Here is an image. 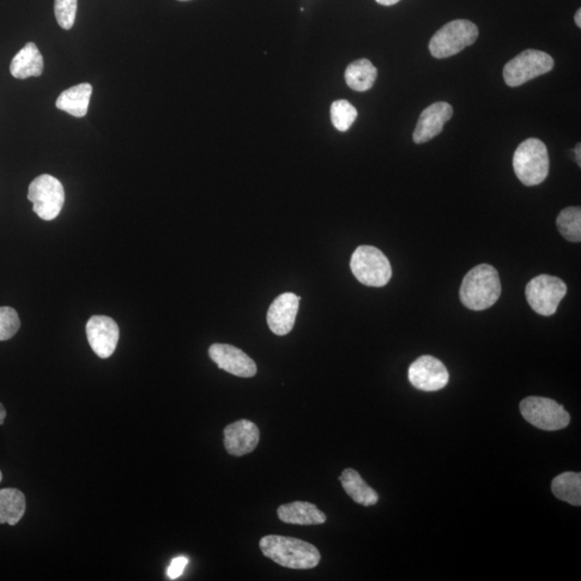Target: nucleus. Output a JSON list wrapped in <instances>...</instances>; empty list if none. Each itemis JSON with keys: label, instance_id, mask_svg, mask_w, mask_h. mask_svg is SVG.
<instances>
[{"label": "nucleus", "instance_id": "nucleus-33", "mask_svg": "<svg viewBox=\"0 0 581 581\" xmlns=\"http://www.w3.org/2000/svg\"><path fill=\"white\" fill-rule=\"evenodd\" d=\"M179 2H189V0H179Z\"/></svg>", "mask_w": 581, "mask_h": 581}, {"label": "nucleus", "instance_id": "nucleus-17", "mask_svg": "<svg viewBox=\"0 0 581 581\" xmlns=\"http://www.w3.org/2000/svg\"><path fill=\"white\" fill-rule=\"evenodd\" d=\"M44 58L34 42H28L21 51L12 59L10 65L11 75L16 79L40 77L44 71Z\"/></svg>", "mask_w": 581, "mask_h": 581}, {"label": "nucleus", "instance_id": "nucleus-29", "mask_svg": "<svg viewBox=\"0 0 581 581\" xmlns=\"http://www.w3.org/2000/svg\"><path fill=\"white\" fill-rule=\"evenodd\" d=\"M376 2L379 5H393L397 4L398 2H401V0H376Z\"/></svg>", "mask_w": 581, "mask_h": 581}, {"label": "nucleus", "instance_id": "nucleus-1", "mask_svg": "<svg viewBox=\"0 0 581 581\" xmlns=\"http://www.w3.org/2000/svg\"><path fill=\"white\" fill-rule=\"evenodd\" d=\"M259 548L269 559L292 570H312L321 560L319 550L299 538L268 535L259 541Z\"/></svg>", "mask_w": 581, "mask_h": 581}, {"label": "nucleus", "instance_id": "nucleus-31", "mask_svg": "<svg viewBox=\"0 0 581 581\" xmlns=\"http://www.w3.org/2000/svg\"><path fill=\"white\" fill-rule=\"evenodd\" d=\"M575 23H576V26L578 27H581V10L580 9L576 12V15H575Z\"/></svg>", "mask_w": 581, "mask_h": 581}, {"label": "nucleus", "instance_id": "nucleus-30", "mask_svg": "<svg viewBox=\"0 0 581 581\" xmlns=\"http://www.w3.org/2000/svg\"><path fill=\"white\" fill-rule=\"evenodd\" d=\"M581 144L578 143L576 150H575V154H576V161L578 163V165L581 166V150H580Z\"/></svg>", "mask_w": 581, "mask_h": 581}, {"label": "nucleus", "instance_id": "nucleus-21", "mask_svg": "<svg viewBox=\"0 0 581 581\" xmlns=\"http://www.w3.org/2000/svg\"><path fill=\"white\" fill-rule=\"evenodd\" d=\"M377 76V69L375 68L371 60L366 58L351 63L344 72L348 87L356 92H366V90H371Z\"/></svg>", "mask_w": 581, "mask_h": 581}, {"label": "nucleus", "instance_id": "nucleus-14", "mask_svg": "<svg viewBox=\"0 0 581 581\" xmlns=\"http://www.w3.org/2000/svg\"><path fill=\"white\" fill-rule=\"evenodd\" d=\"M300 300L294 293H284L272 301L268 312V323L274 334L284 336L293 330Z\"/></svg>", "mask_w": 581, "mask_h": 581}, {"label": "nucleus", "instance_id": "nucleus-4", "mask_svg": "<svg viewBox=\"0 0 581 581\" xmlns=\"http://www.w3.org/2000/svg\"><path fill=\"white\" fill-rule=\"evenodd\" d=\"M480 30L473 22L456 20L446 24L429 41V52L436 58H448L475 44Z\"/></svg>", "mask_w": 581, "mask_h": 581}, {"label": "nucleus", "instance_id": "nucleus-27", "mask_svg": "<svg viewBox=\"0 0 581 581\" xmlns=\"http://www.w3.org/2000/svg\"><path fill=\"white\" fill-rule=\"evenodd\" d=\"M187 563H189V559L185 558V556H178V558L174 559L167 570L168 577L172 580L179 578L183 575Z\"/></svg>", "mask_w": 581, "mask_h": 581}, {"label": "nucleus", "instance_id": "nucleus-8", "mask_svg": "<svg viewBox=\"0 0 581 581\" xmlns=\"http://www.w3.org/2000/svg\"><path fill=\"white\" fill-rule=\"evenodd\" d=\"M567 293L565 281L558 277L540 275L528 283L525 296L532 310L544 317H550L558 311L561 301Z\"/></svg>", "mask_w": 581, "mask_h": 581}, {"label": "nucleus", "instance_id": "nucleus-9", "mask_svg": "<svg viewBox=\"0 0 581 581\" xmlns=\"http://www.w3.org/2000/svg\"><path fill=\"white\" fill-rule=\"evenodd\" d=\"M554 58L538 50H525L505 65L503 76L508 87L516 88L553 70Z\"/></svg>", "mask_w": 581, "mask_h": 581}, {"label": "nucleus", "instance_id": "nucleus-6", "mask_svg": "<svg viewBox=\"0 0 581 581\" xmlns=\"http://www.w3.org/2000/svg\"><path fill=\"white\" fill-rule=\"evenodd\" d=\"M28 201L34 204L33 210L40 219L52 221L63 209L64 186L50 174H41L28 187Z\"/></svg>", "mask_w": 581, "mask_h": 581}, {"label": "nucleus", "instance_id": "nucleus-23", "mask_svg": "<svg viewBox=\"0 0 581 581\" xmlns=\"http://www.w3.org/2000/svg\"><path fill=\"white\" fill-rule=\"evenodd\" d=\"M556 227L560 234L568 241H581V210L580 207L563 209L556 217Z\"/></svg>", "mask_w": 581, "mask_h": 581}, {"label": "nucleus", "instance_id": "nucleus-22", "mask_svg": "<svg viewBox=\"0 0 581 581\" xmlns=\"http://www.w3.org/2000/svg\"><path fill=\"white\" fill-rule=\"evenodd\" d=\"M552 490L555 498L574 506L581 505V475L579 473L567 471L556 476L553 481Z\"/></svg>", "mask_w": 581, "mask_h": 581}, {"label": "nucleus", "instance_id": "nucleus-28", "mask_svg": "<svg viewBox=\"0 0 581 581\" xmlns=\"http://www.w3.org/2000/svg\"><path fill=\"white\" fill-rule=\"evenodd\" d=\"M5 417H7V411H5L4 405L0 403V426L4 425Z\"/></svg>", "mask_w": 581, "mask_h": 581}, {"label": "nucleus", "instance_id": "nucleus-10", "mask_svg": "<svg viewBox=\"0 0 581 581\" xmlns=\"http://www.w3.org/2000/svg\"><path fill=\"white\" fill-rule=\"evenodd\" d=\"M408 378L416 389L435 392L449 383V373L443 362L431 355H422L410 365Z\"/></svg>", "mask_w": 581, "mask_h": 581}, {"label": "nucleus", "instance_id": "nucleus-26", "mask_svg": "<svg viewBox=\"0 0 581 581\" xmlns=\"http://www.w3.org/2000/svg\"><path fill=\"white\" fill-rule=\"evenodd\" d=\"M78 8V0H56L54 14L58 26L69 30L74 26Z\"/></svg>", "mask_w": 581, "mask_h": 581}, {"label": "nucleus", "instance_id": "nucleus-19", "mask_svg": "<svg viewBox=\"0 0 581 581\" xmlns=\"http://www.w3.org/2000/svg\"><path fill=\"white\" fill-rule=\"evenodd\" d=\"M344 491L355 503L368 507L378 503L379 496L376 491L363 480L361 475L353 469L344 470L339 477Z\"/></svg>", "mask_w": 581, "mask_h": 581}, {"label": "nucleus", "instance_id": "nucleus-2", "mask_svg": "<svg viewBox=\"0 0 581 581\" xmlns=\"http://www.w3.org/2000/svg\"><path fill=\"white\" fill-rule=\"evenodd\" d=\"M501 293L499 271L492 265L481 264L465 275L460 288V300L469 310L481 312L491 308Z\"/></svg>", "mask_w": 581, "mask_h": 581}, {"label": "nucleus", "instance_id": "nucleus-15", "mask_svg": "<svg viewBox=\"0 0 581 581\" xmlns=\"http://www.w3.org/2000/svg\"><path fill=\"white\" fill-rule=\"evenodd\" d=\"M453 109L445 101L435 102L423 111L417 121L413 139L417 144L428 143L438 136L444 125L452 118Z\"/></svg>", "mask_w": 581, "mask_h": 581}, {"label": "nucleus", "instance_id": "nucleus-3", "mask_svg": "<svg viewBox=\"0 0 581 581\" xmlns=\"http://www.w3.org/2000/svg\"><path fill=\"white\" fill-rule=\"evenodd\" d=\"M513 171L526 186L541 185L548 177L549 154L540 139H526L513 154Z\"/></svg>", "mask_w": 581, "mask_h": 581}, {"label": "nucleus", "instance_id": "nucleus-24", "mask_svg": "<svg viewBox=\"0 0 581 581\" xmlns=\"http://www.w3.org/2000/svg\"><path fill=\"white\" fill-rule=\"evenodd\" d=\"M358 117V111L349 101L341 100L333 102L331 119L333 125L339 132H347Z\"/></svg>", "mask_w": 581, "mask_h": 581}, {"label": "nucleus", "instance_id": "nucleus-32", "mask_svg": "<svg viewBox=\"0 0 581 581\" xmlns=\"http://www.w3.org/2000/svg\"><path fill=\"white\" fill-rule=\"evenodd\" d=\"M2 481H3V473H2V470H0V482H2Z\"/></svg>", "mask_w": 581, "mask_h": 581}, {"label": "nucleus", "instance_id": "nucleus-5", "mask_svg": "<svg viewBox=\"0 0 581 581\" xmlns=\"http://www.w3.org/2000/svg\"><path fill=\"white\" fill-rule=\"evenodd\" d=\"M350 268L356 280L368 287H384L392 277L389 259L372 246L356 248L351 258Z\"/></svg>", "mask_w": 581, "mask_h": 581}, {"label": "nucleus", "instance_id": "nucleus-16", "mask_svg": "<svg viewBox=\"0 0 581 581\" xmlns=\"http://www.w3.org/2000/svg\"><path fill=\"white\" fill-rule=\"evenodd\" d=\"M277 513L282 523L289 524L318 525L326 522L325 513L310 502L298 501L281 505Z\"/></svg>", "mask_w": 581, "mask_h": 581}, {"label": "nucleus", "instance_id": "nucleus-7", "mask_svg": "<svg viewBox=\"0 0 581 581\" xmlns=\"http://www.w3.org/2000/svg\"><path fill=\"white\" fill-rule=\"evenodd\" d=\"M524 419L543 431H559L570 425V414L559 403L546 397L530 396L520 403Z\"/></svg>", "mask_w": 581, "mask_h": 581}, {"label": "nucleus", "instance_id": "nucleus-25", "mask_svg": "<svg viewBox=\"0 0 581 581\" xmlns=\"http://www.w3.org/2000/svg\"><path fill=\"white\" fill-rule=\"evenodd\" d=\"M19 314L11 307H0V342L8 341L20 330Z\"/></svg>", "mask_w": 581, "mask_h": 581}, {"label": "nucleus", "instance_id": "nucleus-11", "mask_svg": "<svg viewBox=\"0 0 581 581\" xmlns=\"http://www.w3.org/2000/svg\"><path fill=\"white\" fill-rule=\"evenodd\" d=\"M87 336L90 348L100 359H108L116 351L120 337L119 326L111 318L94 316L88 321Z\"/></svg>", "mask_w": 581, "mask_h": 581}, {"label": "nucleus", "instance_id": "nucleus-20", "mask_svg": "<svg viewBox=\"0 0 581 581\" xmlns=\"http://www.w3.org/2000/svg\"><path fill=\"white\" fill-rule=\"evenodd\" d=\"M26 511V495L20 490H0V524L16 525Z\"/></svg>", "mask_w": 581, "mask_h": 581}, {"label": "nucleus", "instance_id": "nucleus-13", "mask_svg": "<svg viewBox=\"0 0 581 581\" xmlns=\"http://www.w3.org/2000/svg\"><path fill=\"white\" fill-rule=\"evenodd\" d=\"M259 441V428L249 420H238L224 428V446L231 456L248 455L256 449Z\"/></svg>", "mask_w": 581, "mask_h": 581}, {"label": "nucleus", "instance_id": "nucleus-12", "mask_svg": "<svg viewBox=\"0 0 581 581\" xmlns=\"http://www.w3.org/2000/svg\"><path fill=\"white\" fill-rule=\"evenodd\" d=\"M209 356L217 367L235 376L251 378L258 372L256 363L244 351L227 343H214Z\"/></svg>", "mask_w": 581, "mask_h": 581}, {"label": "nucleus", "instance_id": "nucleus-18", "mask_svg": "<svg viewBox=\"0 0 581 581\" xmlns=\"http://www.w3.org/2000/svg\"><path fill=\"white\" fill-rule=\"evenodd\" d=\"M92 93L93 87L90 83L78 84L76 87L64 90L58 96L56 102L57 108L69 113L72 117H86Z\"/></svg>", "mask_w": 581, "mask_h": 581}]
</instances>
